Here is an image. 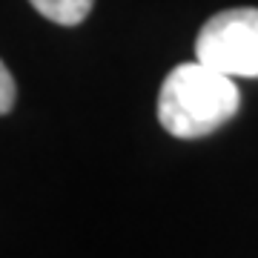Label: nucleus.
<instances>
[{"instance_id": "f257e3e1", "label": "nucleus", "mask_w": 258, "mask_h": 258, "mask_svg": "<svg viewBox=\"0 0 258 258\" xmlns=\"http://www.w3.org/2000/svg\"><path fill=\"white\" fill-rule=\"evenodd\" d=\"M241 106L232 75L192 60L178 63L158 92V120L175 138H204L221 129Z\"/></svg>"}, {"instance_id": "f03ea898", "label": "nucleus", "mask_w": 258, "mask_h": 258, "mask_svg": "<svg viewBox=\"0 0 258 258\" xmlns=\"http://www.w3.org/2000/svg\"><path fill=\"white\" fill-rule=\"evenodd\" d=\"M195 60L232 78H258V9L212 15L195 37Z\"/></svg>"}, {"instance_id": "7ed1b4c3", "label": "nucleus", "mask_w": 258, "mask_h": 258, "mask_svg": "<svg viewBox=\"0 0 258 258\" xmlns=\"http://www.w3.org/2000/svg\"><path fill=\"white\" fill-rule=\"evenodd\" d=\"M29 3L57 26H78L95 6V0H29Z\"/></svg>"}, {"instance_id": "20e7f679", "label": "nucleus", "mask_w": 258, "mask_h": 258, "mask_svg": "<svg viewBox=\"0 0 258 258\" xmlns=\"http://www.w3.org/2000/svg\"><path fill=\"white\" fill-rule=\"evenodd\" d=\"M15 98H18V86H15V78H12L9 66L0 60V115L12 112V106H15Z\"/></svg>"}]
</instances>
